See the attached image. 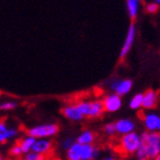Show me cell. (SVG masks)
<instances>
[{"mask_svg":"<svg viewBox=\"0 0 160 160\" xmlns=\"http://www.w3.org/2000/svg\"><path fill=\"white\" fill-rule=\"evenodd\" d=\"M75 141L77 143H80L81 145H86V144H93L96 141V133L91 131V129H84L83 132H81L78 134Z\"/></svg>","mask_w":160,"mask_h":160,"instance_id":"obj_14","label":"cell"},{"mask_svg":"<svg viewBox=\"0 0 160 160\" xmlns=\"http://www.w3.org/2000/svg\"><path fill=\"white\" fill-rule=\"evenodd\" d=\"M156 3H157L158 6H160V0H156Z\"/></svg>","mask_w":160,"mask_h":160,"instance_id":"obj_30","label":"cell"},{"mask_svg":"<svg viewBox=\"0 0 160 160\" xmlns=\"http://www.w3.org/2000/svg\"><path fill=\"white\" fill-rule=\"evenodd\" d=\"M34 142H35V139H33V138H31V136H28V135H25V136H23L17 143H18V145L21 147L23 154H25L32 150V147H33Z\"/></svg>","mask_w":160,"mask_h":160,"instance_id":"obj_17","label":"cell"},{"mask_svg":"<svg viewBox=\"0 0 160 160\" xmlns=\"http://www.w3.org/2000/svg\"><path fill=\"white\" fill-rule=\"evenodd\" d=\"M135 38H136V26L135 24H131L127 28V33H126V37H125V40H124L123 43V47H122V49H120V53H119V57L122 59L125 58L128 52L131 51L132 49L133 44L135 42Z\"/></svg>","mask_w":160,"mask_h":160,"instance_id":"obj_7","label":"cell"},{"mask_svg":"<svg viewBox=\"0 0 160 160\" xmlns=\"http://www.w3.org/2000/svg\"><path fill=\"white\" fill-rule=\"evenodd\" d=\"M22 160H44V156L39 153H35L33 151H30L28 153L23 154Z\"/></svg>","mask_w":160,"mask_h":160,"instance_id":"obj_21","label":"cell"},{"mask_svg":"<svg viewBox=\"0 0 160 160\" xmlns=\"http://www.w3.org/2000/svg\"><path fill=\"white\" fill-rule=\"evenodd\" d=\"M62 115L66 119L71 120L73 123H78L84 119L78 109H77L76 105H66L62 108Z\"/></svg>","mask_w":160,"mask_h":160,"instance_id":"obj_9","label":"cell"},{"mask_svg":"<svg viewBox=\"0 0 160 160\" xmlns=\"http://www.w3.org/2000/svg\"><path fill=\"white\" fill-rule=\"evenodd\" d=\"M0 160H6V159H5V158H3L2 156H1V154H0Z\"/></svg>","mask_w":160,"mask_h":160,"instance_id":"obj_31","label":"cell"},{"mask_svg":"<svg viewBox=\"0 0 160 160\" xmlns=\"http://www.w3.org/2000/svg\"><path fill=\"white\" fill-rule=\"evenodd\" d=\"M109 88L112 91V93H116L119 97H124L132 91L133 81L129 78H116L111 81Z\"/></svg>","mask_w":160,"mask_h":160,"instance_id":"obj_6","label":"cell"},{"mask_svg":"<svg viewBox=\"0 0 160 160\" xmlns=\"http://www.w3.org/2000/svg\"><path fill=\"white\" fill-rule=\"evenodd\" d=\"M103 132H105L106 135L108 136H114L116 134V126H115V123H107L103 126Z\"/></svg>","mask_w":160,"mask_h":160,"instance_id":"obj_23","label":"cell"},{"mask_svg":"<svg viewBox=\"0 0 160 160\" xmlns=\"http://www.w3.org/2000/svg\"><path fill=\"white\" fill-rule=\"evenodd\" d=\"M101 102L105 112H109V114L117 112L118 110H120V108L123 107V99L116 93H110V94L105 96Z\"/></svg>","mask_w":160,"mask_h":160,"instance_id":"obj_5","label":"cell"},{"mask_svg":"<svg viewBox=\"0 0 160 160\" xmlns=\"http://www.w3.org/2000/svg\"><path fill=\"white\" fill-rule=\"evenodd\" d=\"M160 154V133L143 132L141 134V145L135 152L136 160H150Z\"/></svg>","mask_w":160,"mask_h":160,"instance_id":"obj_1","label":"cell"},{"mask_svg":"<svg viewBox=\"0 0 160 160\" xmlns=\"http://www.w3.org/2000/svg\"><path fill=\"white\" fill-rule=\"evenodd\" d=\"M75 139L74 138H71V136H67V138H64V139L60 141V148L62 149V150H68V149L71 148L72 145L75 143Z\"/></svg>","mask_w":160,"mask_h":160,"instance_id":"obj_20","label":"cell"},{"mask_svg":"<svg viewBox=\"0 0 160 160\" xmlns=\"http://www.w3.org/2000/svg\"><path fill=\"white\" fill-rule=\"evenodd\" d=\"M16 107H17V102L16 101H3L0 103V110L2 111L14 110Z\"/></svg>","mask_w":160,"mask_h":160,"instance_id":"obj_22","label":"cell"},{"mask_svg":"<svg viewBox=\"0 0 160 160\" xmlns=\"http://www.w3.org/2000/svg\"><path fill=\"white\" fill-rule=\"evenodd\" d=\"M142 100H143V93H136L129 100V108L132 110H139L142 108Z\"/></svg>","mask_w":160,"mask_h":160,"instance_id":"obj_19","label":"cell"},{"mask_svg":"<svg viewBox=\"0 0 160 160\" xmlns=\"http://www.w3.org/2000/svg\"><path fill=\"white\" fill-rule=\"evenodd\" d=\"M76 107L84 118L96 119L105 114L101 100H83L77 102Z\"/></svg>","mask_w":160,"mask_h":160,"instance_id":"obj_2","label":"cell"},{"mask_svg":"<svg viewBox=\"0 0 160 160\" xmlns=\"http://www.w3.org/2000/svg\"><path fill=\"white\" fill-rule=\"evenodd\" d=\"M59 125L56 123L39 124L32 126L26 131V135L31 136L33 139H51L59 133Z\"/></svg>","mask_w":160,"mask_h":160,"instance_id":"obj_3","label":"cell"},{"mask_svg":"<svg viewBox=\"0 0 160 160\" xmlns=\"http://www.w3.org/2000/svg\"><path fill=\"white\" fill-rule=\"evenodd\" d=\"M102 160H115L112 157H107V158H105V159H102Z\"/></svg>","mask_w":160,"mask_h":160,"instance_id":"obj_28","label":"cell"},{"mask_svg":"<svg viewBox=\"0 0 160 160\" xmlns=\"http://www.w3.org/2000/svg\"><path fill=\"white\" fill-rule=\"evenodd\" d=\"M17 135H18V129L14 127H8L7 131L0 133V144H3L9 140L15 139Z\"/></svg>","mask_w":160,"mask_h":160,"instance_id":"obj_18","label":"cell"},{"mask_svg":"<svg viewBox=\"0 0 160 160\" xmlns=\"http://www.w3.org/2000/svg\"><path fill=\"white\" fill-rule=\"evenodd\" d=\"M159 101V94L156 90L149 89L143 93V100H142V108L144 110H152L157 107Z\"/></svg>","mask_w":160,"mask_h":160,"instance_id":"obj_8","label":"cell"},{"mask_svg":"<svg viewBox=\"0 0 160 160\" xmlns=\"http://www.w3.org/2000/svg\"><path fill=\"white\" fill-rule=\"evenodd\" d=\"M158 120H159V115L153 112V111L145 112L142 116V122H143V125H144L147 132H157Z\"/></svg>","mask_w":160,"mask_h":160,"instance_id":"obj_12","label":"cell"},{"mask_svg":"<svg viewBox=\"0 0 160 160\" xmlns=\"http://www.w3.org/2000/svg\"><path fill=\"white\" fill-rule=\"evenodd\" d=\"M141 0H126V8L129 17L132 19L136 18L140 12Z\"/></svg>","mask_w":160,"mask_h":160,"instance_id":"obj_15","label":"cell"},{"mask_svg":"<svg viewBox=\"0 0 160 160\" xmlns=\"http://www.w3.org/2000/svg\"><path fill=\"white\" fill-rule=\"evenodd\" d=\"M100 154V150L94 144L82 145L81 160H96Z\"/></svg>","mask_w":160,"mask_h":160,"instance_id":"obj_13","label":"cell"},{"mask_svg":"<svg viewBox=\"0 0 160 160\" xmlns=\"http://www.w3.org/2000/svg\"><path fill=\"white\" fill-rule=\"evenodd\" d=\"M153 160H160V154H158L157 157H154V158H153Z\"/></svg>","mask_w":160,"mask_h":160,"instance_id":"obj_29","label":"cell"},{"mask_svg":"<svg viewBox=\"0 0 160 160\" xmlns=\"http://www.w3.org/2000/svg\"><path fill=\"white\" fill-rule=\"evenodd\" d=\"M52 148H53V143L51 140L38 139V140H35V142H34L31 151H33V152H35V153L46 156L47 153H49L50 151L52 150Z\"/></svg>","mask_w":160,"mask_h":160,"instance_id":"obj_11","label":"cell"},{"mask_svg":"<svg viewBox=\"0 0 160 160\" xmlns=\"http://www.w3.org/2000/svg\"><path fill=\"white\" fill-rule=\"evenodd\" d=\"M141 145V135L136 132L122 135L119 140V148L125 154H135Z\"/></svg>","mask_w":160,"mask_h":160,"instance_id":"obj_4","label":"cell"},{"mask_svg":"<svg viewBox=\"0 0 160 160\" xmlns=\"http://www.w3.org/2000/svg\"><path fill=\"white\" fill-rule=\"evenodd\" d=\"M9 154L14 158H18V157H22V156H23V152H22V149L18 145V143H15V144L10 148Z\"/></svg>","mask_w":160,"mask_h":160,"instance_id":"obj_24","label":"cell"},{"mask_svg":"<svg viewBox=\"0 0 160 160\" xmlns=\"http://www.w3.org/2000/svg\"><path fill=\"white\" fill-rule=\"evenodd\" d=\"M81 151L82 145L75 142L71 148L66 150V159L67 160H81Z\"/></svg>","mask_w":160,"mask_h":160,"instance_id":"obj_16","label":"cell"},{"mask_svg":"<svg viewBox=\"0 0 160 160\" xmlns=\"http://www.w3.org/2000/svg\"><path fill=\"white\" fill-rule=\"evenodd\" d=\"M115 126H116V133L119 135L135 132V123L129 118H120L115 123Z\"/></svg>","mask_w":160,"mask_h":160,"instance_id":"obj_10","label":"cell"},{"mask_svg":"<svg viewBox=\"0 0 160 160\" xmlns=\"http://www.w3.org/2000/svg\"><path fill=\"white\" fill-rule=\"evenodd\" d=\"M145 10H147V12H149V14H156V12L159 10V6H158L156 2H150L145 6Z\"/></svg>","mask_w":160,"mask_h":160,"instance_id":"obj_25","label":"cell"},{"mask_svg":"<svg viewBox=\"0 0 160 160\" xmlns=\"http://www.w3.org/2000/svg\"><path fill=\"white\" fill-rule=\"evenodd\" d=\"M7 129H8L7 124L5 123V122H2V120H0V133L5 132V131H7Z\"/></svg>","mask_w":160,"mask_h":160,"instance_id":"obj_26","label":"cell"},{"mask_svg":"<svg viewBox=\"0 0 160 160\" xmlns=\"http://www.w3.org/2000/svg\"><path fill=\"white\" fill-rule=\"evenodd\" d=\"M157 132L160 133V116H159V120H158V127H157Z\"/></svg>","mask_w":160,"mask_h":160,"instance_id":"obj_27","label":"cell"}]
</instances>
